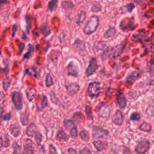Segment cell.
I'll return each instance as SVG.
<instances>
[{"label":"cell","instance_id":"1","mask_svg":"<svg viewBox=\"0 0 154 154\" xmlns=\"http://www.w3.org/2000/svg\"><path fill=\"white\" fill-rule=\"evenodd\" d=\"M99 25V19L97 16H93L90 17L85 23L83 32L87 35L91 34L95 32Z\"/></svg>","mask_w":154,"mask_h":154},{"label":"cell","instance_id":"2","mask_svg":"<svg viewBox=\"0 0 154 154\" xmlns=\"http://www.w3.org/2000/svg\"><path fill=\"white\" fill-rule=\"evenodd\" d=\"M125 45H117L114 47L111 48L109 49H106L102 54V57L103 59L109 58L111 60H114L119 57L123 51Z\"/></svg>","mask_w":154,"mask_h":154},{"label":"cell","instance_id":"3","mask_svg":"<svg viewBox=\"0 0 154 154\" xmlns=\"http://www.w3.org/2000/svg\"><path fill=\"white\" fill-rule=\"evenodd\" d=\"M101 83L97 81L90 82L87 87V93L91 98L97 97L100 93Z\"/></svg>","mask_w":154,"mask_h":154},{"label":"cell","instance_id":"4","mask_svg":"<svg viewBox=\"0 0 154 154\" xmlns=\"http://www.w3.org/2000/svg\"><path fill=\"white\" fill-rule=\"evenodd\" d=\"M96 112L99 117L102 119H108L110 116L111 109L109 105L105 103H101L97 106Z\"/></svg>","mask_w":154,"mask_h":154},{"label":"cell","instance_id":"5","mask_svg":"<svg viewBox=\"0 0 154 154\" xmlns=\"http://www.w3.org/2000/svg\"><path fill=\"white\" fill-rule=\"evenodd\" d=\"M12 102L17 110H21L23 107L22 96L19 91H14L11 94Z\"/></svg>","mask_w":154,"mask_h":154},{"label":"cell","instance_id":"6","mask_svg":"<svg viewBox=\"0 0 154 154\" xmlns=\"http://www.w3.org/2000/svg\"><path fill=\"white\" fill-rule=\"evenodd\" d=\"M64 126L70 132V135L73 138H76L78 135V129L77 128L74 123V122L72 120L66 119L63 122Z\"/></svg>","mask_w":154,"mask_h":154},{"label":"cell","instance_id":"7","mask_svg":"<svg viewBox=\"0 0 154 154\" xmlns=\"http://www.w3.org/2000/svg\"><path fill=\"white\" fill-rule=\"evenodd\" d=\"M109 134V131L99 126H93L92 128V135L94 138H102L106 137Z\"/></svg>","mask_w":154,"mask_h":154},{"label":"cell","instance_id":"8","mask_svg":"<svg viewBox=\"0 0 154 154\" xmlns=\"http://www.w3.org/2000/svg\"><path fill=\"white\" fill-rule=\"evenodd\" d=\"M98 68L97 61L94 57H91L89 61V64L85 70V75L87 76H90L93 75Z\"/></svg>","mask_w":154,"mask_h":154},{"label":"cell","instance_id":"9","mask_svg":"<svg viewBox=\"0 0 154 154\" xmlns=\"http://www.w3.org/2000/svg\"><path fill=\"white\" fill-rule=\"evenodd\" d=\"M150 147V143L147 140L139 142L135 148V151L138 154H144L146 153Z\"/></svg>","mask_w":154,"mask_h":154},{"label":"cell","instance_id":"10","mask_svg":"<svg viewBox=\"0 0 154 154\" xmlns=\"http://www.w3.org/2000/svg\"><path fill=\"white\" fill-rule=\"evenodd\" d=\"M67 73L69 76L78 77L79 75V68L77 63L74 61L70 62L67 67Z\"/></svg>","mask_w":154,"mask_h":154},{"label":"cell","instance_id":"11","mask_svg":"<svg viewBox=\"0 0 154 154\" xmlns=\"http://www.w3.org/2000/svg\"><path fill=\"white\" fill-rule=\"evenodd\" d=\"M119 26L123 31L132 30L135 27L134 25V20L132 19L129 18L123 19L120 22Z\"/></svg>","mask_w":154,"mask_h":154},{"label":"cell","instance_id":"12","mask_svg":"<svg viewBox=\"0 0 154 154\" xmlns=\"http://www.w3.org/2000/svg\"><path fill=\"white\" fill-rule=\"evenodd\" d=\"M67 91L70 95H74L76 94L80 89V85L77 82H72L67 84L66 86Z\"/></svg>","mask_w":154,"mask_h":154},{"label":"cell","instance_id":"13","mask_svg":"<svg viewBox=\"0 0 154 154\" xmlns=\"http://www.w3.org/2000/svg\"><path fill=\"white\" fill-rule=\"evenodd\" d=\"M28 141L24 145L23 154H34V148L33 147L32 141L30 140H27Z\"/></svg>","mask_w":154,"mask_h":154},{"label":"cell","instance_id":"14","mask_svg":"<svg viewBox=\"0 0 154 154\" xmlns=\"http://www.w3.org/2000/svg\"><path fill=\"white\" fill-rule=\"evenodd\" d=\"M69 135L65 132V131L61 127H60L57 131L56 135V139L61 141H67L69 140Z\"/></svg>","mask_w":154,"mask_h":154},{"label":"cell","instance_id":"15","mask_svg":"<svg viewBox=\"0 0 154 154\" xmlns=\"http://www.w3.org/2000/svg\"><path fill=\"white\" fill-rule=\"evenodd\" d=\"M123 122V115L120 110H117L112 117V122L117 125H121Z\"/></svg>","mask_w":154,"mask_h":154},{"label":"cell","instance_id":"16","mask_svg":"<svg viewBox=\"0 0 154 154\" xmlns=\"http://www.w3.org/2000/svg\"><path fill=\"white\" fill-rule=\"evenodd\" d=\"M37 132V126L34 123H30L26 129L25 132L28 137H33Z\"/></svg>","mask_w":154,"mask_h":154},{"label":"cell","instance_id":"17","mask_svg":"<svg viewBox=\"0 0 154 154\" xmlns=\"http://www.w3.org/2000/svg\"><path fill=\"white\" fill-rule=\"evenodd\" d=\"M9 130L11 132V134L14 137H17L19 135L21 132L20 127L16 123H13L10 125Z\"/></svg>","mask_w":154,"mask_h":154},{"label":"cell","instance_id":"18","mask_svg":"<svg viewBox=\"0 0 154 154\" xmlns=\"http://www.w3.org/2000/svg\"><path fill=\"white\" fill-rule=\"evenodd\" d=\"M93 144L97 151H102L108 147V143L105 141H94L93 142Z\"/></svg>","mask_w":154,"mask_h":154},{"label":"cell","instance_id":"19","mask_svg":"<svg viewBox=\"0 0 154 154\" xmlns=\"http://www.w3.org/2000/svg\"><path fill=\"white\" fill-rule=\"evenodd\" d=\"M116 100H117V105L119 106V107L120 108L123 109L126 107V103H127V100H126L125 96L123 94H122V93L119 94L117 96Z\"/></svg>","mask_w":154,"mask_h":154},{"label":"cell","instance_id":"20","mask_svg":"<svg viewBox=\"0 0 154 154\" xmlns=\"http://www.w3.org/2000/svg\"><path fill=\"white\" fill-rule=\"evenodd\" d=\"M37 93V90L35 88H28L25 91L26 98L29 102H31L35 97Z\"/></svg>","mask_w":154,"mask_h":154},{"label":"cell","instance_id":"21","mask_svg":"<svg viewBox=\"0 0 154 154\" xmlns=\"http://www.w3.org/2000/svg\"><path fill=\"white\" fill-rule=\"evenodd\" d=\"M1 147H7L10 145V140L7 134H2L1 135Z\"/></svg>","mask_w":154,"mask_h":154},{"label":"cell","instance_id":"22","mask_svg":"<svg viewBox=\"0 0 154 154\" xmlns=\"http://www.w3.org/2000/svg\"><path fill=\"white\" fill-rule=\"evenodd\" d=\"M25 23H26V32L29 33L30 32V30L31 28L33 18L31 15L27 14L25 16Z\"/></svg>","mask_w":154,"mask_h":154},{"label":"cell","instance_id":"23","mask_svg":"<svg viewBox=\"0 0 154 154\" xmlns=\"http://www.w3.org/2000/svg\"><path fill=\"white\" fill-rule=\"evenodd\" d=\"M85 18H86L85 13L83 11H81L77 14L75 22L78 25H81L83 23Z\"/></svg>","mask_w":154,"mask_h":154},{"label":"cell","instance_id":"24","mask_svg":"<svg viewBox=\"0 0 154 154\" xmlns=\"http://www.w3.org/2000/svg\"><path fill=\"white\" fill-rule=\"evenodd\" d=\"M40 31H41L42 33L43 34V35H44V37H47L51 32V30L49 25L47 24V23H43L42 25L41 28H40Z\"/></svg>","mask_w":154,"mask_h":154},{"label":"cell","instance_id":"25","mask_svg":"<svg viewBox=\"0 0 154 154\" xmlns=\"http://www.w3.org/2000/svg\"><path fill=\"white\" fill-rule=\"evenodd\" d=\"M140 76V73L138 72H133L131 73L126 78V81L128 83H132L137 79Z\"/></svg>","mask_w":154,"mask_h":154},{"label":"cell","instance_id":"26","mask_svg":"<svg viewBox=\"0 0 154 154\" xmlns=\"http://www.w3.org/2000/svg\"><path fill=\"white\" fill-rule=\"evenodd\" d=\"M58 0H49L47 6L48 10H49L51 12H52L53 11L55 10L58 5Z\"/></svg>","mask_w":154,"mask_h":154},{"label":"cell","instance_id":"27","mask_svg":"<svg viewBox=\"0 0 154 154\" xmlns=\"http://www.w3.org/2000/svg\"><path fill=\"white\" fill-rule=\"evenodd\" d=\"M116 33V29L114 27H109L103 34V37L106 38L109 37H112L115 35Z\"/></svg>","mask_w":154,"mask_h":154},{"label":"cell","instance_id":"28","mask_svg":"<svg viewBox=\"0 0 154 154\" xmlns=\"http://www.w3.org/2000/svg\"><path fill=\"white\" fill-rule=\"evenodd\" d=\"M25 75H28L35 78H37V69L36 67L35 66H32L30 68L26 69L25 70Z\"/></svg>","mask_w":154,"mask_h":154},{"label":"cell","instance_id":"29","mask_svg":"<svg viewBox=\"0 0 154 154\" xmlns=\"http://www.w3.org/2000/svg\"><path fill=\"white\" fill-rule=\"evenodd\" d=\"M34 46L33 45H32L31 44H29L28 45V50L27 51V52L23 55V60H26V59H29L31 58V57L32 56V54L34 53Z\"/></svg>","mask_w":154,"mask_h":154},{"label":"cell","instance_id":"30","mask_svg":"<svg viewBox=\"0 0 154 154\" xmlns=\"http://www.w3.org/2000/svg\"><path fill=\"white\" fill-rule=\"evenodd\" d=\"M79 137L80 138L84 141H88L90 140V135L87 131L86 130H82L79 132Z\"/></svg>","mask_w":154,"mask_h":154},{"label":"cell","instance_id":"31","mask_svg":"<svg viewBox=\"0 0 154 154\" xmlns=\"http://www.w3.org/2000/svg\"><path fill=\"white\" fill-rule=\"evenodd\" d=\"M12 147H13V154H21L22 147L16 141L13 142Z\"/></svg>","mask_w":154,"mask_h":154},{"label":"cell","instance_id":"32","mask_svg":"<svg viewBox=\"0 0 154 154\" xmlns=\"http://www.w3.org/2000/svg\"><path fill=\"white\" fill-rule=\"evenodd\" d=\"M61 5L63 9L66 11L71 10L74 7V4L70 1H64L62 2Z\"/></svg>","mask_w":154,"mask_h":154},{"label":"cell","instance_id":"33","mask_svg":"<svg viewBox=\"0 0 154 154\" xmlns=\"http://www.w3.org/2000/svg\"><path fill=\"white\" fill-rule=\"evenodd\" d=\"M20 121L22 125H26L28 123V114L26 112L22 113L20 117Z\"/></svg>","mask_w":154,"mask_h":154},{"label":"cell","instance_id":"34","mask_svg":"<svg viewBox=\"0 0 154 154\" xmlns=\"http://www.w3.org/2000/svg\"><path fill=\"white\" fill-rule=\"evenodd\" d=\"M139 129L143 131H146V132H149L151 131L152 129V126L150 124L146 123V122H144L138 128Z\"/></svg>","mask_w":154,"mask_h":154},{"label":"cell","instance_id":"35","mask_svg":"<svg viewBox=\"0 0 154 154\" xmlns=\"http://www.w3.org/2000/svg\"><path fill=\"white\" fill-rule=\"evenodd\" d=\"M85 113H86V116H87V119L89 120H92L93 118V113H92V109L91 107L89 105H86L85 106Z\"/></svg>","mask_w":154,"mask_h":154},{"label":"cell","instance_id":"36","mask_svg":"<svg viewBox=\"0 0 154 154\" xmlns=\"http://www.w3.org/2000/svg\"><path fill=\"white\" fill-rule=\"evenodd\" d=\"M1 118L3 120H9L11 118V114L10 112H8L6 114H4V110L2 108H1Z\"/></svg>","mask_w":154,"mask_h":154},{"label":"cell","instance_id":"37","mask_svg":"<svg viewBox=\"0 0 154 154\" xmlns=\"http://www.w3.org/2000/svg\"><path fill=\"white\" fill-rule=\"evenodd\" d=\"M11 81V79L8 77H7L4 79L3 82H2V87H3V89L4 90V91L7 90V89L8 88V87L10 85Z\"/></svg>","mask_w":154,"mask_h":154},{"label":"cell","instance_id":"38","mask_svg":"<svg viewBox=\"0 0 154 154\" xmlns=\"http://www.w3.org/2000/svg\"><path fill=\"white\" fill-rule=\"evenodd\" d=\"M45 84H46V87H51V85H54V81L52 79V76L49 74H48L46 75V76Z\"/></svg>","mask_w":154,"mask_h":154},{"label":"cell","instance_id":"39","mask_svg":"<svg viewBox=\"0 0 154 154\" xmlns=\"http://www.w3.org/2000/svg\"><path fill=\"white\" fill-rule=\"evenodd\" d=\"M34 138H35V140L37 144L40 145L42 141V138H43V136H42V134L40 132L37 131L34 136Z\"/></svg>","mask_w":154,"mask_h":154},{"label":"cell","instance_id":"40","mask_svg":"<svg viewBox=\"0 0 154 154\" xmlns=\"http://www.w3.org/2000/svg\"><path fill=\"white\" fill-rule=\"evenodd\" d=\"M40 105H41V109H42L45 108V107H46L48 106V99H47V97L45 95H43V98L42 99Z\"/></svg>","mask_w":154,"mask_h":154},{"label":"cell","instance_id":"41","mask_svg":"<svg viewBox=\"0 0 154 154\" xmlns=\"http://www.w3.org/2000/svg\"><path fill=\"white\" fill-rule=\"evenodd\" d=\"M130 119L133 121H137L140 119V114L138 112H133L130 116Z\"/></svg>","mask_w":154,"mask_h":154},{"label":"cell","instance_id":"42","mask_svg":"<svg viewBox=\"0 0 154 154\" xmlns=\"http://www.w3.org/2000/svg\"><path fill=\"white\" fill-rule=\"evenodd\" d=\"M101 8H102V7H100V4H96L93 5V6L91 7V11L92 12H94V13L99 12V11H100L101 10Z\"/></svg>","mask_w":154,"mask_h":154},{"label":"cell","instance_id":"43","mask_svg":"<svg viewBox=\"0 0 154 154\" xmlns=\"http://www.w3.org/2000/svg\"><path fill=\"white\" fill-rule=\"evenodd\" d=\"M49 154H57V149L52 144H51L49 146Z\"/></svg>","mask_w":154,"mask_h":154},{"label":"cell","instance_id":"44","mask_svg":"<svg viewBox=\"0 0 154 154\" xmlns=\"http://www.w3.org/2000/svg\"><path fill=\"white\" fill-rule=\"evenodd\" d=\"M79 154H91V152L88 148H83L80 150Z\"/></svg>","mask_w":154,"mask_h":154},{"label":"cell","instance_id":"45","mask_svg":"<svg viewBox=\"0 0 154 154\" xmlns=\"http://www.w3.org/2000/svg\"><path fill=\"white\" fill-rule=\"evenodd\" d=\"M125 7L127 8V10L128 12H131L133 9L134 8L135 6L132 4H129L125 6Z\"/></svg>","mask_w":154,"mask_h":154},{"label":"cell","instance_id":"46","mask_svg":"<svg viewBox=\"0 0 154 154\" xmlns=\"http://www.w3.org/2000/svg\"><path fill=\"white\" fill-rule=\"evenodd\" d=\"M68 154H76V151L73 148H69L67 150Z\"/></svg>","mask_w":154,"mask_h":154},{"label":"cell","instance_id":"47","mask_svg":"<svg viewBox=\"0 0 154 154\" xmlns=\"http://www.w3.org/2000/svg\"><path fill=\"white\" fill-rule=\"evenodd\" d=\"M25 44L24 43H20L19 46V52H20V54L23 51V48H25Z\"/></svg>","mask_w":154,"mask_h":154},{"label":"cell","instance_id":"48","mask_svg":"<svg viewBox=\"0 0 154 154\" xmlns=\"http://www.w3.org/2000/svg\"><path fill=\"white\" fill-rule=\"evenodd\" d=\"M17 27L16 25H14L13 26V32H12L13 37L15 35V33H16V31H17Z\"/></svg>","mask_w":154,"mask_h":154},{"label":"cell","instance_id":"49","mask_svg":"<svg viewBox=\"0 0 154 154\" xmlns=\"http://www.w3.org/2000/svg\"><path fill=\"white\" fill-rule=\"evenodd\" d=\"M1 1V5H2L4 4H7L8 3V0H0Z\"/></svg>","mask_w":154,"mask_h":154}]
</instances>
